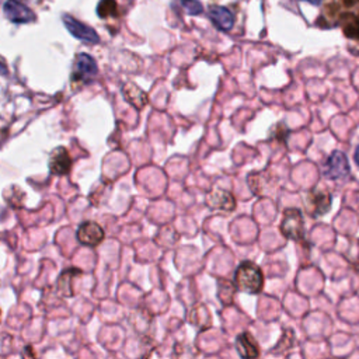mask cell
<instances>
[{"mask_svg":"<svg viewBox=\"0 0 359 359\" xmlns=\"http://www.w3.org/2000/svg\"><path fill=\"white\" fill-rule=\"evenodd\" d=\"M180 3L182 6V8L191 15H196L203 11V7L198 0H180Z\"/></svg>","mask_w":359,"mask_h":359,"instance_id":"obj_14","label":"cell"},{"mask_svg":"<svg viewBox=\"0 0 359 359\" xmlns=\"http://www.w3.org/2000/svg\"><path fill=\"white\" fill-rule=\"evenodd\" d=\"M209 17L213 21V24L223 29V31H229L233 28L234 25V15L233 13L223 7V6H210L209 7Z\"/></svg>","mask_w":359,"mask_h":359,"instance_id":"obj_8","label":"cell"},{"mask_svg":"<svg viewBox=\"0 0 359 359\" xmlns=\"http://www.w3.org/2000/svg\"><path fill=\"white\" fill-rule=\"evenodd\" d=\"M63 24L73 36H76V38H79V39H81L87 43H97L98 42L97 32L91 27L83 24L81 21L73 18L72 15L65 14L63 15Z\"/></svg>","mask_w":359,"mask_h":359,"instance_id":"obj_4","label":"cell"},{"mask_svg":"<svg viewBox=\"0 0 359 359\" xmlns=\"http://www.w3.org/2000/svg\"><path fill=\"white\" fill-rule=\"evenodd\" d=\"M77 238L83 244L97 245L104 240V230L94 222H86L79 227Z\"/></svg>","mask_w":359,"mask_h":359,"instance_id":"obj_6","label":"cell"},{"mask_svg":"<svg viewBox=\"0 0 359 359\" xmlns=\"http://www.w3.org/2000/svg\"><path fill=\"white\" fill-rule=\"evenodd\" d=\"M234 283L238 290L248 294H257L262 289L264 275L254 262L244 261L236 269Z\"/></svg>","mask_w":359,"mask_h":359,"instance_id":"obj_1","label":"cell"},{"mask_svg":"<svg viewBox=\"0 0 359 359\" xmlns=\"http://www.w3.org/2000/svg\"><path fill=\"white\" fill-rule=\"evenodd\" d=\"M70 165H72V160H70V156L67 154L66 149L57 147L52 153L50 160H49L50 172L56 174V175H63L70 170Z\"/></svg>","mask_w":359,"mask_h":359,"instance_id":"obj_9","label":"cell"},{"mask_svg":"<svg viewBox=\"0 0 359 359\" xmlns=\"http://www.w3.org/2000/svg\"><path fill=\"white\" fill-rule=\"evenodd\" d=\"M355 163H356L358 167H359V146H358L356 150H355Z\"/></svg>","mask_w":359,"mask_h":359,"instance_id":"obj_15","label":"cell"},{"mask_svg":"<svg viewBox=\"0 0 359 359\" xmlns=\"http://www.w3.org/2000/svg\"><path fill=\"white\" fill-rule=\"evenodd\" d=\"M314 201V215H324L328 212L331 205V198L328 194H317Z\"/></svg>","mask_w":359,"mask_h":359,"instance_id":"obj_12","label":"cell"},{"mask_svg":"<svg viewBox=\"0 0 359 359\" xmlns=\"http://www.w3.org/2000/svg\"><path fill=\"white\" fill-rule=\"evenodd\" d=\"M76 74L83 81L91 80L97 74L95 60L87 53H80L76 59Z\"/></svg>","mask_w":359,"mask_h":359,"instance_id":"obj_10","label":"cell"},{"mask_svg":"<svg viewBox=\"0 0 359 359\" xmlns=\"http://www.w3.org/2000/svg\"><path fill=\"white\" fill-rule=\"evenodd\" d=\"M4 15L15 24H22V22H31L35 20V14L21 1L18 0H7L3 6Z\"/></svg>","mask_w":359,"mask_h":359,"instance_id":"obj_5","label":"cell"},{"mask_svg":"<svg viewBox=\"0 0 359 359\" xmlns=\"http://www.w3.org/2000/svg\"><path fill=\"white\" fill-rule=\"evenodd\" d=\"M280 231L285 237L292 240H303L304 237V222L299 209H286L280 223Z\"/></svg>","mask_w":359,"mask_h":359,"instance_id":"obj_2","label":"cell"},{"mask_svg":"<svg viewBox=\"0 0 359 359\" xmlns=\"http://www.w3.org/2000/svg\"><path fill=\"white\" fill-rule=\"evenodd\" d=\"M206 202L213 209H222V210H233L234 206H236L233 195L226 192V191H223V189H217V191L212 192L208 196Z\"/></svg>","mask_w":359,"mask_h":359,"instance_id":"obj_11","label":"cell"},{"mask_svg":"<svg viewBox=\"0 0 359 359\" xmlns=\"http://www.w3.org/2000/svg\"><path fill=\"white\" fill-rule=\"evenodd\" d=\"M323 174L327 178L338 180L349 174V164L348 158L342 151H332L331 156L327 158L325 164L323 165Z\"/></svg>","mask_w":359,"mask_h":359,"instance_id":"obj_3","label":"cell"},{"mask_svg":"<svg viewBox=\"0 0 359 359\" xmlns=\"http://www.w3.org/2000/svg\"><path fill=\"white\" fill-rule=\"evenodd\" d=\"M236 349L243 359H257L259 355L258 345L248 332H241L237 335Z\"/></svg>","mask_w":359,"mask_h":359,"instance_id":"obj_7","label":"cell"},{"mask_svg":"<svg viewBox=\"0 0 359 359\" xmlns=\"http://www.w3.org/2000/svg\"><path fill=\"white\" fill-rule=\"evenodd\" d=\"M97 14L102 18L116 14V1L115 0H101L97 6Z\"/></svg>","mask_w":359,"mask_h":359,"instance_id":"obj_13","label":"cell"},{"mask_svg":"<svg viewBox=\"0 0 359 359\" xmlns=\"http://www.w3.org/2000/svg\"><path fill=\"white\" fill-rule=\"evenodd\" d=\"M306 1H310V3H311V4H314V6H318L321 0H306Z\"/></svg>","mask_w":359,"mask_h":359,"instance_id":"obj_16","label":"cell"}]
</instances>
